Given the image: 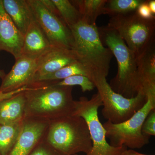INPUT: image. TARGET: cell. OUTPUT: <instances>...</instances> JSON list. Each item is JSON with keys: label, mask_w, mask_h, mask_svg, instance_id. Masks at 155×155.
<instances>
[{"label": "cell", "mask_w": 155, "mask_h": 155, "mask_svg": "<svg viewBox=\"0 0 155 155\" xmlns=\"http://www.w3.org/2000/svg\"><path fill=\"white\" fill-rule=\"evenodd\" d=\"M72 87L54 84L52 81L31 83L23 91L25 98V118L51 121L73 115L75 101Z\"/></svg>", "instance_id": "cell-1"}, {"label": "cell", "mask_w": 155, "mask_h": 155, "mask_svg": "<svg viewBox=\"0 0 155 155\" xmlns=\"http://www.w3.org/2000/svg\"><path fill=\"white\" fill-rule=\"evenodd\" d=\"M69 28L73 37L72 50L89 78L91 80L96 77L107 78L114 55L110 49L103 45L96 24L80 20Z\"/></svg>", "instance_id": "cell-2"}, {"label": "cell", "mask_w": 155, "mask_h": 155, "mask_svg": "<svg viewBox=\"0 0 155 155\" xmlns=\"http://www.w3.org/2000/svg\"><path fill=\"white\" fill-rule=\"evenodd\" d=\"M98 28L103 45L110 49L118 64V72L109 84L110 86L127 98L135 97L142 90L136 56L116 31L107 25Z\"/></svg>", "instance_id": "cell-3"}, {"label": "cell", "mask_w": 155, "mask_h": 155, "mask_svg": "<svg viewBox=\"0 0 155 155\" xmlns=\"http://www.w3.org/2000/svg\"><path fill=\"white\" fill-rule=\"evenodd\" d=\"M45 139L62 155L87 154L92 147L86 121L75 115L50 121Z\"/></svg>", "instance_id": "cell-4"}, {"label": "cell", "mask_w": 155, "mask_h": 155, "mask_svg": "<svg viewBox=\"0 0 155 155\" xmlns=\"http://www.w3.org/2000/svg\"><path fill=\"white\" fill-rule=\"evenodd\" d=\"M143 90L146 95L147 102L129 119L119 124L107 121L103 124L106 137L109 139L110 144L112 146L139 149L149 143L150 137L143 135L141 129L148 115L155 110V85Z\"/></svg>", "instance_id": "cell-5"}, {"label": "cell", "mask_w": 155, "mask_h": 155, "mask_svg": "<svg viewBox=\"0 0 155 155\" xmlns=\"http://www.w3.org/2000/svg\"><path fill=\"white\" fill-rule=\"evenodd\" d=\"M107 25L116 31L137 58L155 42V19H142L136 11L111 17Z\"/></svg>", "instance_id": "cell-6"}, {"label": "cell", "mask_w": 155, "mask_h": 155, "mask_svg": "<svg viewBox=\"0 0 155 155\" xmlns=\"http://www.w3.org/2000/svg\"><path fill=\"white\" fill-rule=\"evenodd\" d=\"M103 103L101 114L107 121L114 124L125 122L142 107L147 101L144 91L141 90L135 97L127 98L112 89L105 77L93 78Z\"/></svg>", "instance_id": "cell-7"}, {"label": "cell", "mask_w": 155, "mask_h": 155, "mask_svg": "<svg viewBox=\"0 0 155 155\" xmlns=\"http://www.w3.org/2000/svg\"><path fill=\"white\" fill-rule=\"evenodd\" d=\"M103 106L100 95L94 94L91 99L81 97L75 101L73 115L82 117L86 121L92 143L90 152L86 155H121L125 147H114L107 141L106 130L98 116V109Z\"/></svg>", "instance_id": "cell-8"}, {"label": "cell", "mask_w": 155, "mask_h": 155, "mask_svg": "<svg viewBox=\"0 0 155 155\" xmlns=\"http://www.w3.org/2000/svg\"><path fill=\"white\" fill-rule=\"evenodd\" d=\"M26 1L35 19L47 37L52 47L72 50V32L63 20L50 11L41 0Z\"/></svg>", "instance_id": "cell-9"}, {"label": "cell", "mask_w": 155, "mask_h": 155, "mask_svg": "<svg viewBox=\"0 0 155 155\" xmlns=\"http://www.w3.org/2000/svg\"><path fill=\"white\" fill-rule=\"evenodd\" d=\"M10 72L5 75L0 86V96L8 98L22 91V88L33 82L37 69L38 60L21 55L16 59Z\"/></svg>", "instance_id": "cell-10"}, {"label": "cell", "mask_w": 155, "mask_h": 155, "mask_svg": "<svg viewBox=\"0 0 155 155\" xmlns=\"http://www.w3.org/2000/svg\"><path fill=\"white\" fill-rule=\"evenodd\" d=\"M49 121L25 118L16 143L8 155H29L44 138Z\"/></svg>", "instance_id": "cell-11"}, {"label": "cell", "mask_w": 155, "mask_h": 155, "mask_svg": "<svg viewBox=\"0 0 155 155\" xmlns=\"http://www.w3.org/2000/svg\"><path fill=\"white\" fill-rule=\"evenodd\" d=\"M24 36L17 29L0 0V51L11 54L15 60L21 56Z\"/></svg>", "instance_id": "cell-12"}, {"label": "cell", "mask_w": 155, "mask_h": 155, "mask_svg": "<svg viewBox=\"0 0 155 155\" xmlns=\"http://www.w3.org/2000/svg\"><path fill=\"white\" fill-rule=\"evenodd\" d=\"M76 61L77 57L73 50L52 47L38 60L37 69L34 79L57 72Z\"/></svg>", "instance_id": "cell-13"}, {"label": "cell", "mask_w": 155, "mask_h": 155, "mask_svg": "<svg viewBox=\"0 0 155 155\" xmlns=\"http://www.w3.org/2000/svg\"><path fill=\"white\" fill-rule=\"evenodd\" d=\"M51 47L47 37L34 17L24 36L21 55L38 60Z\"/></svg>", "instance_id": "cell-14"}, {"label": "cell", "mask_w": 155, "mask_h": 155, "mask_svg": "<svg viewBox=\"0 0 155 155\" xmlns=\"http://www.w3.org/2000/svg\"><path fill=\"white\" fill-rule=\"evenodd\" d=\"M25 106L23 91L0 100V125L22 122L25 118Z\"/></svg>", "instance_id": "cell-15"}, {"label": "cell", "mask_w": 155, "mask_h": 155, "mask_svg": "<svg viewBox=\"0 0 155 155\" xmlns=\"http://www.w3.org/2000/svg\"><path fill=\"white\" fill-rule=\"evenodd\" d=\"M4 10L17 29L25 35L34 19L26 0H2Z\"/></svg>", "instance_id": "cell-16"}, {"label": "cell", "mask_w": 155, "mask_h": 155, "mask_svg": "<svg viewBox=\"0 0 155 155\" xmlns=\"http://www.w3.org/2000/svg\"><path fill=\"white\" fill-rule=\"evenodd\" d=\"M137 59L142 89L155 85V42Z\"/></svg>", "instance_id": "cell-17"}, {"label": "cell", "mask_w": 155, "mask_h": 155, "mask_svg": "<svg viewBox=\"0 0 155 155\" xmlns=\"http://www.w3.org/2000/svg\"><path fill=\"white\" fill-rule=\"evenodd\" d=\"M77 8L81 21L89 24H96L97 18L104 14L107 0H76L71 1Z\"/></svg>", "instance_id": "cell-18"}, {"label": "cell", "mask_w": 155, "mask_h": 155, "mask_svg": "<svg viewBox=\"0 0 155 155\" xmlns=\"http://www.w3.org/2000/svg\"><path fill=\"white\" fill-rule=\"evenodd\" d=\"M22 121L9 125H0V155H9L19 137Z\"/></svg>", "instance_id": "cell-19"}, {"label": "cell", "mask_w": 155, "mask_h": 155, "mask_svg": "<svg viewBox=\"0 0 155 155\" xmlns=\"http://www.w3.org/2000/svg\"><path fill=\"white\" fill-rule=\"evenodd\" d=\"M75 75H84L89 78L87 71L83 65L78 61H75L54 73L37 77L34 79L33 82L41 81H58Z\"/></svg>", "instance_id": "cell-20"}, {"label": "cell", "mask_w": 155, "mask_h": 155, "mask_svg": "<svg viewBox=\"0 0 155 155\" xmlns=\"http://www.w3.org/2000/svg\"><path fill=\"white\" fill-rule=\"evenodd\" d=\"M144 0H107L104 14L111 17L134 12Z\"/></svg>", "instance_id": "cell-21"}, {"label": "cell", "mask_w": 155, "mask_h": 155, "mask_svg": "<svg viewBox=\"0 0 155 155\" xmlns=\"http://www.w3.org/2000/svg\"><path fill=\"white\" fill-rule=\"evenodd\" d=\"M61 19L69 27L81 20L79 11L71 1L52 0Z\"/></svg>", "instance_id": "cell-22"}, {"label": "cell", "mask_w": 155, "mask_h": 155, "mask_svg": "<svg viewBox=\"0 0 155 155\" xmlns=\"http://www.w3.org/2000/svg\"><path fill=\"white\" fill-rule=\"evenodd\" d=\"M54 84L63 86H79L83 92L90 91L95 87L94 83L88 77L82 75H75L58 81H52Z\"/></svg>", "instance_id": "cell-23"}, {"label": "cell", "mask_w": 155, "mask_h": 155, "mask_svg": "<svg viewBox=\"0 0 155 155\" xmlns=\"http://www.w3.org/2000/svg\"><path fill=\"white\" fill-rule=\"evenodd\" d=\"M29 155H62L46 141L44 138L40 142Z\"/></svg>", "instance_id": "cell-24"}, {"label": "cell", "mask_w": 155, "mask_h": 155, "mask_svg": "<svg viewBox=\"0 0 155 155\" xmlns=\"http://www.w3.org/2000/svg\"><path fill=\"white\" fill-rule=\"evenodd\" d=\"M142 133L150 137L155 136V110L151 111L145 120L141 129Z\"/></svg>", "instance_id": "cell-25"}, {"label": "cell", "mask_w": 155, "mask_h": 155, "mask_svg": "<svg viewBox=\"0 0 155 155\" xmlns=\"http://www.w3.org/2000/svg\"><path fill=\"white\" fill-rule=\"evenodd\" d=\"M136 12L138 16L142 19L146 20L155 19V15H153L149 8L147 0H144V2L139 6Z\"/></svg>", "instance_id": "cell-26"}, {"label": "cell", "mask_w": 155, "mask_h": 155, "mask_svg": "<svg viewBox=\"0 0 155 155\" xmlns=\"http://www.w3.org/2000/svg\"><path fill=\"white\" fill-rule=\"evenodd\" d=\"M121 155H150L144 154L140 153L134 150L126 149L125 150L123 153H122Z\"/></svg>", "instance_id": "cell-27"}, {"label": "cell", "mask_w": 155, "mask_h": 155, "mask_svg": "<svg viewBox=\"0 0 155 155\" xmlns=\"http://www.w3.org/2000/svg\"><path fill=\"white\" fill-rule=\"evenodd\" d=\"M148 5L150 11L153 15L155 14V0H149L148 1Z\"/></svg>", "instance_id": "cell-28"}, {"label": "cell", "mask_w": 155, "mask_h": 155, "mask_svg": "<svg viewBox=\"0 0 155 155\" xmlns=\"http://www.w3.org/2000/svg\"><path fill=\"white\" fill-rule=\"evenodd\" d=\"M5 75L6 74L5 71H4V70H1V69H0V78L2 79Z\"/></svg>", "instance_id": "cell-29"}, {"label": "cell", "mask_w": 155, "mask_h": 155, "mask_svg": "<svg viewBox=\"0 0 155 155\" xmlns=\"http://www.w3.org/2000/svg\"></svg>", "instance_id": "cell-30"}, {"label": "cell", "mask_w": 155, "mask_h": 155, "mask_svg": "<svg viewBox=\"0 0 155 155\" xmlns=\"http://www.w3.org/2000/svg\"></svg>", "instance_id": "cell-31"}]
</instances>
